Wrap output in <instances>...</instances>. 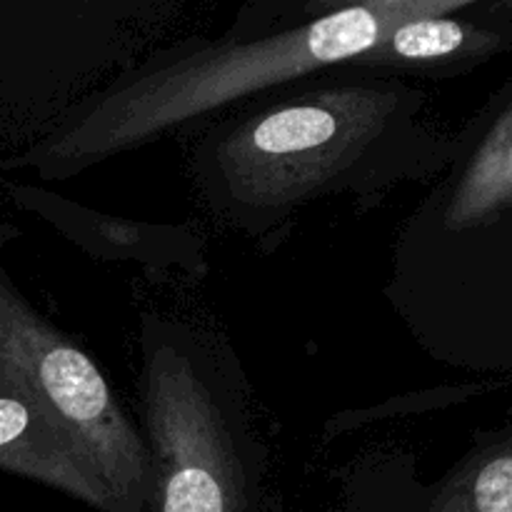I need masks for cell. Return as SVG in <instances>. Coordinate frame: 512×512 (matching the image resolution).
<instances>
[{
    "mask_svg": "<svg viewBox=\"0 0 512 512\" xmlns=\"http://www.w3.org/2000/svg\"><path fill=\"white\" fill-rule=\"evenodd\" d=\"M425 100L408 80L313 75L205 125L190 180L220 225L275 253L318 200L345 195L370 210L450 160L453 145L425 128Z\"/></svg>",
    "mask_w": 512,
    "mask_h": 512,
    "instance_id": "1",
    "label": "cell"
},
{
    "mask_svg": "<svg viewBox=\"0 0 512 512\" xmlns=\"http://www.w3.org/2000/svg\"><path fill=\"white\" fill-rule=\"evenodd\" d=\"M430 5L433 0L245 3L225 33L145 53L8 165L35 170L40 180H73L170 135L200 133L265 95L355 65L393 25Z\"/></svg>",
    "mask_w": 512,
    "mask_h": 512,
    "instance_id": "2",
    "label": "cell"
},
{
    "mask_svg": "<svg viewBox=\"0 0 512 512\" xmlns=\"http://www.w3.org/2000/svg\"><path fill=\"white\" fill-rule=\"evenodd\" d=\"M138 345L145 512L268 510L270 448L230 340L178 315L143 313Z\"/></svg>",
    "mask_w": 512,
    "mask_h": 512,
    "instance_id": "3",
    "label": "cell"
},
{
    "mask_svg": "<svg viewBox=\"0 0 512 512\" xmlns=\"http://www.w3.org/2000/svg\"><path fill=\"white\" fill-rule=\"evenodd\" d=\"M0 393L38 405L95 458L125 512H145L150 460L138 423L78 340L55 328L0 270Z\"/></svg>",
    "mask_w": 512,
    "mask_h": 512,
    "instance_id": "4",
    "label": "cell"
},
{
    "mask_svg": "<svg viewBox=\"0 0 512 512\" xmlns=\"http://www.w3.org/2000/svg\"><path fill=\"white\" fill-rule=\"evenodd\" d=\"M330 512H512V435L480 443L435 483L405 453H370L340 470Z\"/></svg>",
    "mask_w": 512,
    "mask_h": 512,
    "instance_id": "5",
    "label": "cell"
},
{
    "mask_svg": "<svg viewBox=\"0 0 512 512\" xmlns=\"http://www.w3.org/2000/svg\"><path fill=\"white\" fill-rule=\"evenodd\" d=\"M450 160V173L403 220L390 258L420 253L512 218V103L483 123Z\"/></svg>",
    "mask_w": 512,
    "mask_h": 512,
    "instance_id": "6",
    "label": "cell"
},
{
    "mask_svg": "<svg viewBox=\"0 0 512 512\" xmlns=\"http://www.w3.org/2000/svg\"><path fill=\"white\" fill-rule=\"evenodd\" d=\"M15 198L95 260L135 265L153 280L208 275L205 238L190 225L120 218L43 188H15Z\"/></svg>",
    "mask_w": 512,
    "mask_h": 512,
    "instance_id": "7",
    "label": "cell"
},
{
    "mask_svg": "<svg viewBox=\"0 0 512 512\" xmlns=\"http://www.w3.org/2000/svg\"><path fill=\"white\" fill-rule=\"evenodd\" d=\"M0 470L48 485L98 512H125L93 455L38 405L0 393Z\"/></svg>",
    "mask_w": 512,
    "mask_h": 512,
    "instance_id": "8",
    "label": "cell"
},
{
    "mask_svg": "<svg viewBox=\"0 0 512 512\" xmlns=\"http://www.w3.org/2000/svg\"><path fill=\"white\" fill-rule=\"evenodd\" d=\"M475 0H433L425 13L393 25L373 50L340 70L383 78H435L498 48L505 35L488 20L475 18Z\"/></svg>",
    "mask_w": 512,
    "mask_h": 512,
    "instance_id": "9",
    "label": "cell"
}]
</instances>
